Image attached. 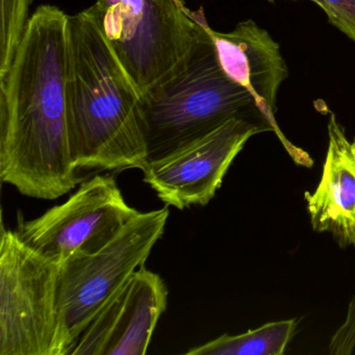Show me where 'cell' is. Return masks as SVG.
<instances>
[{"label": "cell", "instance_id": "4fadbf2b", "mask_svg": "<svg viewBox=\"0 0 355 355\" xmlns=\"http://www.w3.org/2000/svg\"><path fill=\"white\" fill-rule=\"evenodd\" d=\"M0 78L9 70L30 22L33 0H0Z\"/></svg>", "mask_w": 355, "mask_h": 355}, {"label": "cell", "instance_id": "30bf717a", "mask_svg": "<svg viewBox=\"0 0 355 355\" xmlns=\"http://www.w3.org/2000/svg\"><path fill=\"white\" fill-rule=\"evenodd\" d=\"M209 33L222 69L254 97L261 111L276 125L278 92L288 78L279 44L251 19L236 24L230 33L217 32L211 26Z\"/></svg>", "mask_w": 355, "mask_h": 355}, {"label": "cell", "instance_id": "9c48e42d", "mask_svg": "<svg viewBox=\"0 0 355 355\" xmlns=\"http://www.w3.org/2000/svg\"><path fill=\"white\" fill-rule=\"evenodd\" d=\"M167 286L141 267L76 340L69 355H143L167 309Z\"/></svg>", "mask_w": 355, "mask_h": 355}, {"label": "cell", "instance_id": "3957f363", "mask_svg": "<svg viewBox=\"0 0 355 355\" xmlns=\"http://www.w3.org/2000/svg\"><path fill=\"white\" fill-rule=\"evenodd\" d=\"M209 28L186 66L143 96L148 159L232 118L268 124L280 135L254 97L222 69Z\"/></svg>", "mask_w": 355, "mask_h": 355}, {"label": "cell", "instance_id": "52a82bcc", "mask_svg": "<svg viewBox=\"0 0 355 355\" xmlns=\"http://www.w3.org/2000/svg\"><path fill=\"white\" fill-rule=\"evenodd\" d=\"M139 213L113 175L96 174L40 217L26 220L19 214L16 232L31 248L62 265L107 246Z\"/></svg>", "mask_w": 355, "mask_h": 355}, {"label": "cell", "instance_id": "277c9868", "mask_svg": "<svg viewBox=\"0 0 355 355\" xmlns=\"http://www.w3.org/2000/svg\"><path fill=\"white\" fill-rule=\"evenodd\" d=\"M88 9L143 96L186 66L207 24L184 0H97Z\"/></svg>", "mask_w": 355, "mask_h": 355}, {"label": "cell", "instance_id": "9a60e30c", "mask_svg": "<svg viewBox=\"0 0 355 355\" xmlns=\"http://www.w3.org/2000/svg\"><path fill=\"white\" fill-rule=\"evenodd\" d=\"M355 350V294L351 298L346 317L329 343L330 354L349 355Z\"/></svg>", "mask_w": 355, "mask_h": 355}, {"label": "cell", "instance_id": "5bb4252c", "mask_svg": "<svg viewBox=\"0 0 355 355\" xmlns=\"http://www.w3.org/2000/svg\"><path fill=\"white\" fill-rule=\"evenodd\" d=\"M331 26L355 43V0H320Z\"/></svg>", "mask_w": 355, "mask_h": 355}, {"label": "cell", "instance_id": "2e32d148", "mask_svg": "<svg viewBox=\"0 0 355 355\" xmlns=\"http://www.w3.org/2000/svg\"><path fill=\"white\" fill-rule=\"evenodd\" d=\"M268 1H270V3H274L275 0H268ZM294 1H296V0H294ZM306 1H311V3H315V5L321 7V1H320V0H306Z\"/></svg>", "mask_w": 355, "mask_h": 355}, {"label": "cell", "instance_id": "8992f818", "mask_svg": "<svg viewBox=\"0 0 355 355\" xmlns=\"http://www.w3.org/2000/svg\"><path fill=\"white\" fill-rule=\"evenodd\" d=\"M60 265L1 227L0 355H53Z\"/></svg>", "mask_w": 355, "mask_h": 355}, {"label": "cell", "instance_id": "ba28073f", "mask_svg": "<svg viewBox=\"0 0 355 355\" xmlns=\"http://www.w3.org/2000/svg\"><path fill=\"white\" fill-rule=\"evenodd\" d=\"M270 130L274 132L268 124L232 118L149 159L141 168L143 180L168 207H205L221 188L228 169L249 139Z\"/></svg>", "mask_w": 355, "mask_h": 355}, {"label": "cell", "instance_id": "5b68a950", "mask_svg": "<svg viewBox=\"0 0 355 355\" xmlns=\"http://www.w3.org/2000/svg\"><path fill=\"white\" fill-rule=\"evenodd\" d=\"M169 218L167 207L139 213L101 250L60 265L53 355H69L101 309L145 266Z\"/></svg>", "mask_w": 355, "mask_h": 355}, {"label": "cell", "instance_id": "7a4b0ae2", "mask_svg": "<svg viewBox=\"0 0 355 355\" xmlns=\"http://www.w3.org/2000/svg\"><path fill=\"white\" fill-rule=\"evenodd\" d=\"M67 103L70 153L78 171L145 165L143 95L89 9L68 17Z\"/></svg>", "mask_w": 355, "mask_h": 355}, {"label": "cell", "instance_id": "8fae6325", "mask_svg": "<svg viewBox=\"0 0 355 355\" xmlns=\"http://www.w3.org/2000/svg\"><path fill=\"white\" fill-rule=\"evenodd\" d=\"M328 147L315 192H305L311 227L329 234L340 248H355V138L349 140L334 113L327 124Z\"/></svg>", "mask_w": 355, "mask_h": 355}, {"label": "cell", "instance_id": "6da1fadb", "mask_svg": "<svg viewBox=\"0 0 355 355\" xmlns=\"http://www.w3.org/2000/svg\"><path fill=\"white\" fill-rule=\"evenodd\" d=\"M68 17L55 6L37 8L0 78V180L44 200L82 180L68 130Z\"/></svg>", "mask_w": 355, "mask_h": 355}, {"label": "cell", "instance_id": "7c38bea8", "mask_svg": "<svg viewBox=\"0 0 355 355\" xmlns=\"http://www.w3.org/2000/svg\"><path fill=\"white\" fill-rule=\"evenodd\" d=\"M298 327L296 319L269 322L257 329L215 340L187 351L188 355H282Z\"/></svg>", "mask_w": 355, "mask_h": 355}]
</instances>
